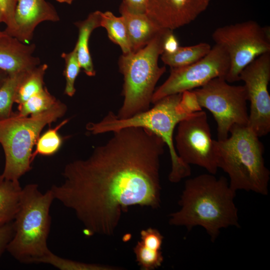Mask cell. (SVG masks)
<instances>
[{"instance_id": "cell-28", "label": "cell", "mask_w": 270, "mask_h": 270, "mask_svg": "<svg viewBox=\"0 0 270 270\" xmlns=\"http://www.w3.org/2000/svg\"><path fill=\"white\" fill-rule=\"evenodd\" d=\"M17 4V0H0V12L5 24L4 30L14 37L16 33V24L14 22V12Z\"/></svg>"}, {"instance_id": "cell-1", "label": "cell", "mask_w": 270, "mask_h": 270, "mask_svg": "<svg viewBox=\"0 0 270 270\" xmlns=\"http://www.w3.org/2000/svg\"><path fill=\"white\" fill-rule=\"evenodd\" d=\"M113 133L88 158L66 164L64 182L50 189L54 200L74 212L88 236L112 234L130 206L156 208L160 204L164 140L140 127Z\"/></svg>"}, {"instance_id": "cell-31", "label": "cell", "mask_w": 270, "mask_h": 270, "mask_svg": "<svg viewBox=\"0 0 270 270\" xmlns=\"http://www.w3.org/2000/svg\"><path fill=\"white\" fill-rule=\"evenodd\" d=\"M180 46L178 40L172 30H168L164 36L163 42L164 52L172 54Z\"/></svg>"}, {"instance_id": "cell-35", "label": "cell", "mask_w": 270, "mask_h": 270, "mask_svg": "<svg viewBox=\"0 0 270 270\" xmlns=\"http://www.w3.org/2000/svg\"><path fill=\"white\" fill-rule=\"evenodd\" d=\"M2 22H3V18H2V16L0 12V24L2 23Z\"/></svg>"}, {"instance_id": "cell-18", "label": "cell", "mask_w": 270, "mask_h": 270, "mask_svg": "<svg viewBox=\"0 0 270 270\" xmlns=\"http://www.w3.org/2000/svg\"><path fill=\"white\" fill-rule=\"evenodd\" d=\"M22 190L18 180L0 178V224L14 220L19 208Z\"/></svg>"}, {"instance_id": "cell-27", "label": "cell", "mask_w": 270, "mask_h": 270, "mask_svg": "<svg viewBox=\"0 0 270 270\" xmlns=\"http://www.w3.org/2000/svg\"><path fill=\"white\" fill-rule=\"evenodd\" d=\"M134 251L136 261L142 270H150L158 268L163 262L164 256L160 250L149 248L140 242L137 243Z\"/></svg>"}, {"instance_id": "cell-7", "label": "cell", "mask_w": 270, "mask_h": 270, "mask_svg": "<svg viewBox=\"0 0 270 270\" xmlns=\"http://www.w3.org/2000/svg\"><path fill=\"white\" fill-rule=\"evenodd\" d=\"M66 110V105L58 100L50 109L29 117L13 112L8 118H0V144L5 156L0 178L18 180L31 170L33 147L41 131L62 117Z\"/></svg>"}, {"instance_id": "cell-17", "label": "cell", "mask_w": 270, "mask_h": 270, "mask_svg": "<svg viewBox=\"0 0 270 270\" xmlns=\"http://www.w3.org/2000/svg\"><path fill=\"white\" fill-rule=\"evenodd\" d=\"M101 12L96 10L89 14L84 20L74 23L78 30V38L75 46L78 58L82 68L90 76L96 75L90 52L88 42L92 31L100 26Z\"/></svg>"}, {"instance_id": "cell-11", "label": "cell", "mask_w": 270, "mask_h": 270, "mask_svg": "<svg viewBox=\"0 0 270 270\" xmlns=\"http://www.w3.org/2000/svg\"><path fill=\"white\" fill-rule=\"evenodd\" d=\"M230 68L226 52L215 44L199 60L188 66L171 68L167 80L154 92L152 103L174 94L191 91L218 77L225 78Z\"/></svg>"}, {"instance_id": "cell-26", "label": "cell", "mask_w": 270, "mask_h": 270, "mask_svg": "<svg viewBox=\"0 0 270 270\" xmlns=\"http://www.w3.org/2000/svg\"><path fill=\"white\" fill-rule=\"evenodd\" d=\"M61 56L65 62L64 71L66 80L64 94L69 96H72L76 91L75 81L81 68L75 48L70 52H62Z\"/></svg>"}, {"instance_id": "cell-13", "label": "cell", "mask_w": 270, "mask_h": 270, "mask_svg": "<svg viewBox=\"0 0 270 270\" xmlns=\"http://www.w3.org/2000/svg\"><path fill=\"white\" fill-rule=\"evenodd\" d=\"M211 0H148L146 14L160 28L173 30L194 21Z\"/></svg>"}, {"instance_id": "cell-14", "label": "cell", "mask_w": 270, "mask_h": 270, "mask_svg": "<svg viewBox=\"0 0 270 270\" xmlns=\"http://www.w3.org/2000/svg\"><path fill=\"white\" fill-rule=\"evenodd\" d=\"M14 18V37L27 44L32 39L34 30L40 23L60 20L54 6L46 0H17Z\"/></svg>"}, {"instance_id": "cell-5", "label": "cell", "mask_w": 270, "mask_h": 270, "mask_svg": "<svg viewBox=\"0 0 270 270\" xmlns=\"http://www.w3.org/2000/svg\"><path fill=\"white\" fill-rule=\"evenodd\" d=\"M50 189L42 193L36 184L22 188L18 210L12 222L14 235L6 250L24 264H39L51 252L47 244L51 218L50 207L54 200Z\"/></svg>"}, {"instance_id": "cell-32", "label": "cell", "mask_w": 270, "mask_h": 270, "mask_svg": "<svg viewBox=\"0 0 270 270\" xmlns=\"http://www.w3.org/2000/svg\"><path fill=\"white\" fill-rule=\"evenodd\" d=\"M122 3L132 12L146 14L148 0H123Z\"/></svg>"}, {"instance_id": "cell-24", "label": "cell", "mask_w": 270, "mask_h": 270, "mask_svg": "<svg viewBox=\"0 0 270 270\" xmlns=\"http://www.w3.org/2000/svg\"><path fill=\"white\" fill-rule=\"evenodd\" d=\"M58 100L52 96L46 87L23 103L18 104L17 114L21 116L36 114L51 108Z\"/></svg>"}, {"instance_id": "cell-21", "label": "cell", "mask_w": 270, "mask_h": 270, "mask_svg": "<svg viewBox=\"0 0 270 270\" xmlns=\"http://www.w3.org/2000/svg\"><path fill=\"white\" fill-rule=\"evenodd\" d=\"M48 68L47 64H40L27 72L18 88L15 103H23L44 88V78Z\"/></svg>"}, {"instance_id": "cell-12", "label": "cell", "mask_w": 270, "mask_h": 270, "mask_svg": "<svg viewBox=\"0 0 270 270\" xmlns=\"http://www.w3.org/2000/svg\"><path fill=\"white\" fill-rule=\"evenodd\" d=\"M239 80L244 82L250 102L248 126L258 137L265 136L270 132V52L260 56L246 66Z\"/></svg>"}, {"instance_id": "cell-8", "label": "cell", "mask_w": 270, "mask_h": 270, "mask_svg": "<svg viewBox=\"0 0 270 270\" xmlns=\"http://www.w3.org/2000/svg\"><path fill=\"white\" fill-rule=\"evenodd\" d=\"M212 38L226 52L230 68L225 80L239 81L242 70L260 56L270 52V26H262L250 20L216 28Z\"/></svg>"}, {"instance_id": "cell-30", "label": "cell", "mask_w": 270, "mask_h": 270, "mask_svg": "<svg viewBox=\"0 0 270 270\" xmlns=\"http://www.w3.org/2000/svg\"><path fill=\"white\" fill-rule=\"evenodd\" d=\"M12 222L0 224V257L6 250L7 246L14 235Z\"/></svg>"}, {"instance_id": "cell-29", "label": "cell", "mask_w": 270, "mask_h": 270, "mask_svg": "<svg viewBox=\"0 0 270 270\" xmlns=\"http://www.w3.org/2000/svg\"><path fill=\"white\" fill-rule=\"evenodd\" d=\"M140 242L146 247L156 250H160L164 236L156 228H148L140 232Z\"/></svg>"}, {"instance_id": "cell-9", "label": "cell", "mask_w": 270, "mask_h": 270, "mask_svg": "<svg viewBox=\"0 0 270 270\" xmlns=\"http://www.w3.org/2000/svg\"><path fill=\"white\" fill-rule=\"evenodd\" d=\"M200 108L208 110L217 124L218 140L226 138L234 125L248 126V96L244 85H232L218 77L191 90Z\"/></svg>"}, {"instance_id": "cell-34", "label": "cell", "mask_w": 270, "mask_h": 270, "mask_svg": "<svg viewBox=\"0 0 270 270\" xmlns=\"http://www.w3.org/2000/svg\"><path fill=\"white\" fill-rule=\"evenodd\" d=\"M56 0L59 3H66V4H70L74 0Z\"/></svg>"}, {"instance_id": "cell-2", "label": "cell", "mask_w": 270, "mask_h": 270, "mask_svg": "<svg viewBox=\"0 0 270 270\" xmlns=\"http://www.w3.org/2000/svg\"><path fill=\"white\" fill-rule=\"evenodd\" d=\"M236 196L224 176L208 173L189 178L179 200L180 208L170 214L169 224L188 230L200 226L214 242L222 229L240 227Z\"/></svg>"}, {"instance_id": "cell-20", "label": "cell", "mask_w": 270, "mask_h": 270, "mask_svg": "<svg viewBox=\"0 0 270 270\" xmlns=\"http://www.w3.org/2000/svg\"><path fill=\"white\" fill-rule=\"evenodd\" d=\"M100 26L104 28L110 40L119 46L122 54L132 52L126 26L122 16H116L112 12H101Z\"/></svg>"}, {"instance_id": "cell-10", "label": "cell", "mask_w": 270, "mask_h": 270, "mask_svg": "<svg viewBox=\"0 0 270 270\" xmlns=\"http://www.w3.org/2000/svg\"><path fill=\"white\" fill-rule=\"evenodd\" d=\"M175 148L186 164L196 165L209 174H215L218 169L214 140L205 112H193L178 124Z\"/></svg>"}, {"instance_id": "cell-6", "label": "cell", "mask_w": 270, "mask_h": 270, "mask_svg": "<svg viewBox=\"0 0 270 270\" xmlns=\"http://www.w3.org/2000/svg\"><path fill=\"white\" fill-rule=\"evenodd\" d=\"M168 30L164 29L142 48L120 58V70L124 76L123 104L118 118H128L150 108L158 80L166 72L159 66V56L164 52L163 42Z\"/></svg>"}, {"instance_id": "cell-16", "label": "cell", "mask_w": 270, "mask_h": 270, "mask_svg": "<svg viewBox=\"0 0 270 270\" xmlns=\"http://www.w3.org/2000/svg\"><path fill=\"white\" fill-rule=\"evenodd\" d=\"M119 10L126 26L132 52L145 46L164 30L146 14L132 12L122 2Z\"/></svg>"}, {"instance_id": "cell-15", "label": "cell", "mask_w": 270, "mask_h": 270, "mask_svg": "<svg viewBox=\"0 0 270 270\" xmlns=\"http://www.w3.org/2000/svg\"><path fill=\"white\" fill-rule=\"evenodd\" d=\"M34 44H24L0 30V69L8 74L30 70L40 64V60L33 54Z\"/></svg>"}, {"instance_id": "cell-22", "label": "cell", "mask_w": 270, "mask_h": 270, "mask_svg": "<svg viewBox=\"0 0 270 270\" xmlns=\"http://www.w3.org/2000/svg\"><path fill=\"white\" fill-rule=\"evenodd\" d=\"M28 70L9 74L0 87V118H8L12 114V106L18 88Z\"/></svg>"}, {"instance_id": "cell-19", "label": "cell", "mask_w": 270, "mask_h": 270, "mask_svg": "<svg viewBox=\"0 0 270 270\" xmlns=\"http://www.w3.org/2000/svg\"><path fill=\"white\" fill-rule=\"evenodd\" d=\"M211 48L209 44L204 42L190 46H180L174 53L163 52L161 60L170 68L184 66L202 58L209 52Z\"/></svg>"}, {"instance_id": "cell-3", "label": "cell", "mask_w": 270, "mask_h": 270, "mask_svg": "<svg viewBox=\"0 0 270 270\" xmlns=\"http://www.w3.org/2000/svg\"><path fill=\"white\" fill-rule=\"evenodd\" d=\"M154 104L151 109L128 118H118L114 112H109L100 121L88 123L86 129L94 135L130 127L144 128L152 132L162 138L168 148L172 164L168 180L176 183L189 176L191 169L177 154L174 132L180 122L201 108L191 91L166 96Z\"/></svg>"}, {"instance_id": "cell-23", "label": "cell", "mask_w": 270, "mask_h": 270, "mask_svg": "<svg viewBox=\"0 0 270 270\" xmlns=\"http://www.w3.org/2000/svg\"><path fill=\"white\" fill-rule=\"evenodd\" d=\"M68 120V119L63 120L56 127L49 128L39 136L36 144V149L32 154V161L38 154L46 156H52L59 150L62 144L63 139L58 131Z\"/></svg>"}, {"instance_id": "cell-25", "label": "cell", "mask_w": 270, "mask_h": 270, "mask_svg": "<svg viewBox=\"0 0 270 270\" xmlns=\"http://www.w3.org/2000/svg\"><path fill=\"white\" fill-rule=\"evenodd\" d=\"M39 263L50 264L61 270H110L114 267L99 264H86L61 258L52 252L42 258Z\"/></svg>"}, {"instance_id": "cell-4", "label": "cell", "mask_w": 270, "mask_h": 270, "mask_svg": "<svg viewBox=\"0 0 270 270\" xmlns=\"http://www.w3.org/2000/svg\"><path fill=\"white\" fill-rule=\"evenodd\" d=\"M259 138L248 126L234 125L226 138L214 140L218 168L228 175L230 186L236 192L268 194L270 172Z\"/></svg>"}, {"instance_id": "cell-33", "label": "cell", "mask_w": 270, "mask_h": 270, "mask_svg": "<svg viewBox=\"0 0 270 270\" xmlns=\"http://www.w3.org/2000/svg\"><path fill=\"white\" fill-rule=\"evenodd\" d=\"M8 74L6 72L0 69V87L4 82Z\"/></svg>"}]
</instances>
